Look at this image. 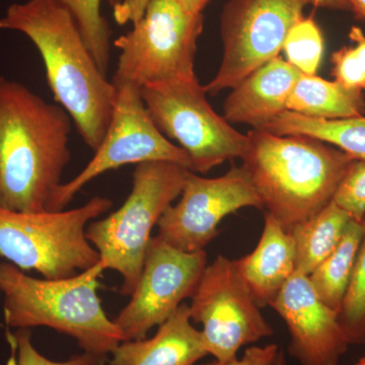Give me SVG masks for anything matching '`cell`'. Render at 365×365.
<instances>
[{
    "mask_svg": "<svg viewBox=\"0 0 365 365\" xmlns=\"http://www.w3.org/2000/svg\"><path fill=\"white\" fill-rule=\"evenodd\" d=\"M140 93L158 130L189 155L192 172L207 174L244 155L248 136L212 109L196 76L144 86Z\"/></svg>",
    "mask_w": 365,
    "mask_h": 365,
    "instance_id": "8",
    "label": "cell"
},
{
    "mask_svg": "<svg viewBox=\"0 0 365 365\" xmlns=\"http://www.w3.org/2000/svg\"><path fill=\"white\" fill-rule=\"evenodd\" d=\"M111 355L110 365H194L208 353L182 302L153 338L124 341Z\"/></svg>",
    "mask_w": 365,
    "mask_h": 365,
    "instance_id": "16",
    "label": "cell"
},
{
    "mask_svg": "<svg viewBox=\"0 0 365 365\" xmlns=\"http://www.w3.org/2000/svg\"><path fill=\"white\" fill-rule=\"evenodd\" d=\"M9 341L16 350L14 365H110L108 356L86 352L74 355L66 361H53L36 349L30 329H16L9 336Z\"/></svg>",
    "mask_w": 365,
    "mask_h": 365,
    "instance_id": "27",
    "label": "cell"
},
{
    "mask_svg": "<svg viewBox=\"0 0 365 365\" xmlns=\"http://www.w3.org/2000/svg\"><path fill=\"white\" fill-rule=\"evenodd\" d=\"M355 365H365V357H364V359H360L359 361L357 362V364Z\"/></svg>",
    "mask_w": 365,
    "mask_h": 365,
    "instance_id": "33",
    "label": "cell"
},
{
    "mask_svg": "<svg viewBox=\"0 0 365 365\" xmlns=\"http://www.w3.org/2000/svg\"><path fill=\"white\" fill-rule=\"evenodd\" d=\"M235 262L255 302L260 307L271 306L297 271L294 237L279 222L265 215L258 246Z\"/></svg>",
    "mask_w": 365,
    "mask_h": 365,
    "instance_id": "17",
    "label": "cell"
},
{
    "mask_svg": "<svg viewBox=\"0 0 365 365\" xmlns=\"http://www.w3.org/2000/svg\"><path fill=\"white\" fill-rule=\"evenodd\" d=\"M347 4L357 18L365 21V0H347Z\"/></svg>",
    "mask_w": 365,
    "mask_h": 365,
    "instance_id": "32",
    "label": "cell"
},
{
    "mask_svg": "<svg viewBox=\"0 0 365 365\" xmlns=\"http://www.w3.org/2000/svg\"><path fill=\"white\" fill-rule=\"evenodd\" d=\"M112 206L111 199L103 196L71 210L21 212L0 206V257L45 279L73 277L100 262L86 227Z\"/></svg>",
    "mask_w": 365,
    "mask_h": 365,
    "instance_id": "6",
    "label": "cell"
},
{
    "mask_svg": "<svg viewBox=\"0 0 365 365\" xmlns=\"http://www.w3.org/2000/svg\"><path fill=\"white\" fill-rule=\"evenodd\" d=\"M242 167L265 215L287 230L332 202L353 160L330 144L302 135H276L263 129L247 134Z\"/></svg>",
    "mask_w": 365,
    "mask_h": 365,
    "instance_id": "3",
    "label": "cell"
},
{
    "mask_svg": "<svg viewBox=\"0 0 365 365\" xmlns=\"http://www.w3.org/2000/svg\"><path fill=\"white\" fill-rule=\"evenodd\" d=\"M103 272L98 263L73 277L50 280L32 277L1 262L0 290L6 326L47 327L71 336L83 352L108 356L127 338L107 316L98 297Z\"/></svg>",
    "mask_w": 365,
    "mask_h": 365,
    "instance_id": "4",
    "label": "cell"
},
{
    "mask_svg": "<svg viewBox=\"0 0 365 365\" xmlns=\"http://www.w3.org/2000/svg\"><path fill=\"white\" fill-rule=\"evenodd\" d=\"M278 365H281V360H279V362H278Z\"/></svg>",
    "mask_w": 365,
    "mask_h": 365,
    "instance_id": "35",
    "label": "cell"
},
{
    "mask_svg": "<svg viewBox=\"0 0 365 365\" xmlns=\"http://www.w3.org/2000/svg\"><path fill=\"white\" fill-rule=\"evenodd\" d=\"M287 324L288 351L302 365H339L349 341L338 313L324 304L309 276L295 271L270 306Z\"/></svg>",
    "mask_w": 365,
    "mask_h": 365,
    "instance_id": "14",
    "label": "cell"
},
{
    "mask_svg": "<svg viewBox=\"0 0 365 365\" xmlns=\"http://www.w3.org/2000/svg\"><path fill=\"white\" fill-rule=\"evenodd\" d=\"M72 119L20 81L0 76V206L47 211L71 162Z\"/></svg>",
    "mask_w": 365,
    "mask_h": 365,
    "instance_id": "1",
    "label": "cell"
},
{
    "mask_svg": "<svg viewBox=\"0 0 365 365\" xmlns=\"http://www.w3.org/2000/svg\"><path fill=\"white\" fill-rule=\"evenodd\" d=\"M191 299L192 322L202 326L206 351L216 360L235 359L242 346L272 336L235 260L222 255L206 266Z\"/></svg>",
    "mask_w": 365,
    "mask_h": 365,
    "instance_id": "11",
    "label": "cell"
},
{
    "mask_svg": "<svg viewBox=\"0 0 365 365\" xmlns=\"http://www.w3.org/2000/svg\"><path fill=\"white\" fill-rule=\"evenodd\" d=\"M203 25L202 14L191 13L178 0H150L131 30L113 43L119 51L113 85L141 88L195 76Z\"/></svg>",
    "mask_w": 365,
    "mask_h": 365,
    "instance_id": "7",
    "label": "cell"
},
{
    "mask_svg": "<svg viewBox=\"0 0 365 365\" xmlns=\"http://www.w3.org/2000/svg\"><path fill=\"white\" fill-rule=\"evenodd\" d=\"M338 319L350 345L365 344V228Z\"/></svg>",
    "mask_w": 365,
    "mask_h": 365,
    "instance_id": "24",
    "label": "cell"
},
{
    "mask_svg": "<svg viewBox=\"0 0 365 365\" xmlns=\"http://www.w3.org/2000/svg\"><path fill=\"white\" fill-rule=\"evenodd\" d=\"M350 217L331 202L313 217L289 228L297 252V271L309 276L328 258L342 240Z\"/></svg>",
    "mask_w": 365,
    "mask_h": 365,
    "instance_id": "20",
    "label": "cell"
},
{
    "mask_svg": "<svg viewBox=\"0 0 365 365\" xmlns=\"http://www.w3.org/2000/svg\"><path fill=\"white\" fill-rule=\"evenodd\" d=\"M185 9L194 14H202L210 0H178Z\"/></svg>",
    "mask_w": 365,
    "mask_h": 365,
    "instance_id": "31",
    "label": "cell"
},
{
    "mask_svg": "<svg viewBox=\"0 0 365 365\" xmlns=\"http://www.w3.org/2000/svg\"><path fill=\"white\" fill-rule=\"evenodd\" d=\"M263 130L276 135H302L335 146L356 160H365V115L342 119H316L285 111Z\"/></svg>",
    "mask_w": 365,
    "mask_h": 365,
    "instance_id": "19",
    "label": "cell"
},
{
    "mask_svg": "<svg viewBox=\"0 0 365 365\" xmlns=\"http://www.w3.org/2000/svg\"><path fill=\"white\" fill-rule=\"evenodd\" d=\"M2 299V294H1V290H0V300H1Z\"/></svg>",
    "mask_w": 365,
    "mask_h": 365,
    "instance_id": "34",
    "label": "cell"
},
{
    "mask_svg": "<svg viewBox=\"0 0 365 365\" xmlns=\"http://www.w3.org/2000/svg\"><path fill=\"white\" fill-rule=\"evenodd\" d=\"M314 6L327 7V9H349L347 0H311Z\"/></svg>",
    "mask_w": 365,
    "mask_h": 365,
    "instance_id": "30",
    "label": "cell"
},
{
    "mask_svg": "<svg viewBox=\"0 0 365 365\" xmlns=\"http://www.w3.org/2000/svg\"><path fill=\"white\" fill-rule=\"evenodd\" d=\"M150 0H113V14L118 25H133L143 16Z\"/></svg>",
    "mask_w": 365,
    "mask_h": 365,
    "instance_id": "29",
    "label": "cell"
},
{
    "mask_svg": "<svg viewBox=\"0 0 365 365\" xmlns=\"http://www.w3.org/2000/svg\"><path fill=\"white\" fill-rule=\"evenodd\" d=\"M116 102L109 127L95 155L73 179L53 193L47 211L64 210L86 184L105 173L127 165L170 162L191 170L186 151L172 143L153 123L141 97L140 88L115 86Z\"/></svg>",
    "mask_w": 365,
    "mask_h": 365,
    "instance_id": "9",
    "label": "cell"
},
{
    "mask_svg": "<svg viewBox=\"0 0 365 365\" xmlns=\"http://www.w3.org/2000/svg\"><path fill=\"white\" fill-rule=\"evenodd\" d=\"M302 72L275 57L232 88L223 104V117L230 124L263 129L283 112Z\"/></svg>",
    "mask_w": 365,
    "mask_h": 365,
    "instance_id": "15",
    "label": "cell"
},
{
    "mask_svg": "<svg viewBox=\"0 0 365 365\" xmlns=\"http://www.w3.org/2000/svg\"><path fill=\"white\" fill-rule=\"evenodd\" d=\"M311 0H230L220 19L222 64L204 86L215 96L278 57L287 33Z\"/></svg>",
    "mask_w": 365,
    "mask_h": 365,
    "instance_id": "10",
    "label": "cell"
},
{
    "mask_svg": "<svg viewBox=\"0 0 365 365\" xmlns=\"http://www.w3.org/2000/svg\"><path fill=\"white\" fill-rule=\"evenodd\" d=\"M207 266L205 251L186 253L153 237L130 300L114 319L128 340H141L192 299Z\"/></svg>",
    "mask_w": 365,
    "mask_h": 365,
    "instance_id": "13",
    "label": "cell"
},
{
    "mask_svg": "<svg viewBox=\"0 0 365 365\" xmlns=\"http://www.w3.org/2000/svg\"><path fill=\"white\" fill-rule=\"evenodd\" d=\"M324 37L312 16L299 19L290 29L282 50L288 63L304 74L314 76L319 71L324 54Z\"/></svg>",
    "mask_w": 365,
    "mask_h": 365,
    "instance_id": "23",
    "label": "cell"
},
{
    "mask_svg": "<svg viewBox=\"0 0 365 365\" xmlns=\"http://www.w3.org/2000/svg\"><path fill=\"white\" fill-rule=\"evenodd\" d=\"M188 170L170 162L138 163L123 205L86 227V239L97 250L101 267L121 275L120 294L123 297L133 294L153 239L151 232L181 195Z\"/></svg>",
    "mask_w": 365,
    "mask_h": 365,
    "instance_id": "5",
    "label": "cell"
},
{
    "mask_svg": "<svg viewBox=\"0 0 365 365\" xmlns=\"http://www.w3.org/2000/svg\"><path fill=\"white\" fill-rule=\"evenodd\" d=\"M78 24L101 71L107 74L111 56L112 31L102 14V0H57Z\"/></svg>",
    "mask_w": 365,
    "mask_h": 365,
    "instance_id": "22",
    "label": "cell"
},
{
    "mask_svg": "<svg viewBox=\"0 0 365 365\" xmlns=\"http://www.w3.org/2000/svg\"><path fill=\"white\" fill-rule=\"evenodd\" d=\"M1 30L24 34L39 51L55 103L95 151L111 121L117 90L101 71L78 24L57 0H26L7 7Z\"/></svg>",
    "mask_w": 365,
    "mask_h": 365,
    "instance_id": "2",
    "label": "cell"
},
{
    "mask_svg": "<svg viewBox=\"0 0 365 365\" xmlns=\"http://www.w3.org/2000/svg\"><path fill=\"white\" fill-rule=\"evenodd\" d=\"M349 38L354 46H345L332 55V76L337 83L351 88L365 91V35L359 26H352Z\"/></svg>",
    "mask_w": 365,
    "mask_h": 365,
    "instance_id": "25",
    "label": "cell"
},
{
    "mask_svg": "<svg viewBox=\"0 0 365 365\" xmlns=\"http://www.w3.org/2000/svg\"><path fill=\"white\" fill-rule=\"evenodd\" d=\"M333 202L359 222L365 220V160H354L333 197Z\"/></svg>",
    "mask_w": 365,
    "mask_h": 365,
    "instance_id": "26",
    "label": "cell"
},
{
    "mask_svg": "<svg viewBox=\"0 0 365 365\" xmlns=\"http://www.w3.org/2000/svg\"><path fill=\"white\" fill-rule=\"evenodd\" d=\"M287 111L316 119H342L365 115L364 91L346 88L317 74L302 73L288 98Z\"/></svg>",
    "mask_w": 365,
    "mask_h": 365,
    "instance_id": "18",
    "label": "cell"
},
{
    "mask_svg": "<svg viewBox=\"0 0 365 365\" xmlns=\"http://www.w3.org/2000/svg\"><path fill=\"white\" fill-rule=\"evenodd\" d=\"M246 207L263 210L242 165L211 179L189 170L180 200L168 207L158 220V237L186 253L204 251L220 234L223 218Z\"/></svg>",
    "mask_w": 365,
    "mask_h": 365,
    "instance_id": "12",
    "label": "cell"
},
{
    "mask_svg": "<svg viewBox=\"0 0 365 365\" xmlns=\"http://www.w3.org/2000/svg\"><path fill=\"white\" fill-rule=\"evenodd\" d=\"M278 361V346L269 344L248 348L241 359L235 357L225 361L212 360L203 365H276Z\"/></svg>",
    "mask_w": 365,
    "mask_h": 365,
    "instance_id": "28",
    "label": "cell"
},
{
    "mask_svg": "<svg viewBox=\"0 0 365 365\" xmlns=\"http://www.w3.org/2000/svg\"><path fill=\"white\" fill-rule=\"evenodd\" d=\"M364 228L365 220H350L337 248L309 275L319 299L337 313L349 285Z\"/></svg>",
    "mask_w": 365,
    "mask_h": 365,
    "instance_id": "21",
    "label": "cell"
}]
</instances>
